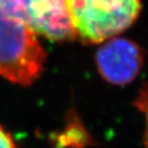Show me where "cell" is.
<instances>
[{"instance_id":"6da1fadb","label":"cell","mask_w":148,"mask_h":148,"mask_svg":"<svg viewBox=\"0 0 148 148\" xmlns=\"http://www.w3.org/2000/svg\"><path fill=\"white\" fill-rule=\"evenodd\" d=\"M47 53L25 21L22 0H0V77L30 86L42 75Z\"/></svg>"},{"instance_id":"7a4b0ae2","label":"cell","mask_w":148,"mask_h":148,"mask_svg":"<svg viewBox=\"0 0 148 148\" xmlns=\"http://www.w3.org/2000/svg\"><path fill=\"white\" fill-rule=\"evenodd\" d=\"M75 39L99 44L125 32L138 19L141 0H67Z\"/></svg>"},{"instance_id":"3957f363","label":"cell","mask_w":148,"mask_h":148,"mask_svg":"<svg viewBox=\"0 0 148 148\" xmlns=\"http://www.w3.org/2000/svg\"><path fill=\"white\" fill-rule=\"evenodd\" d=\"M143 60V52L138 44L118 36L103 42L96 55L99 73L115 85L132 82L140 73Z\"/></svg>"},{"instance_id":"277c9868","label":"cell","mask_w":148,"mask_h":148,"mask_svg":"<svg viewBox=\"0 0 148 148\" xmlns=\"http://www.w3.org/2000/svg\"><path fill=\"white\" fill-rule=\"evenodd\" d=\"M26 23L37 36L56 42L75 38L67 0H22Z\"/></svg>"},{"instance_id":"5b68a950","label":"cell","mask_w":148,"mask_h":148,"mask_svg":"<svg viewBox=\"0 0 148 148\" xmlns=\"http://www.w3.org/2000/svg\"><path fill=\"white\" fill-rule=\"evenodd\" d=\"M0 148H17L14 137L1 124H0Z\"/></svg>"},{"instance_id":"8992f818","label":"cell","mask_w":148,"mask_h":148,"mask_svg":"<svg viewBox=\"0 0 148 148\" xmlns=\"http://www.w3.org/2000/svg\"><path fill=\"white\" fill-rule=\"evenodd\" d=\"M145 140H144V143H145V148H148V122L146 123V128H145Z\"/></svg>"}]
</instances>
